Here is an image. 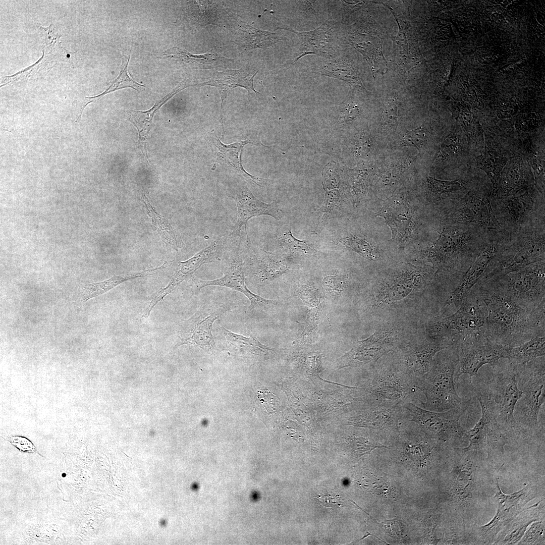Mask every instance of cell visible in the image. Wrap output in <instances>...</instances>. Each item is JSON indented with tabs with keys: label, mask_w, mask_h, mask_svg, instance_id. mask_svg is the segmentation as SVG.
Returning a JSON list of instances; mask_svg holds the SVG:
<instances>
[{
	"label": "cell",
	"mask_w": 545,
	"mask_h": 545,
	"mask_svg": "<svg viewBox=\"0 0 545 545\" xmlns=\"http://www.w3.org/2000/svg\"><path fill=\"white\" fill-rule=\"evenodd\" d=\"M472 289L486 311L480 330L493 342L515 347L544 336L545 301L535 309L524 308L496 280L480 279Z\"/></svg>",
	"instance_id": "1"
},
{
	"label": "cell",
	"mask_w": 545,
	"mask_h": 545,
	"mask_svg": "<svg viewBox=\"0 0 545 545\" xmlns=\"http://www.w3.org/2000/svg\"><path fill=\"white\" fill-rule=\"evenodd\" d=\"M363 388L370 407L379 405L404 406L412 403L421 407L424 395L396 357H387L372 368Z\"/></svg>",
	"instance_id": "2"
},
{
	"label": "cell",
	"mask_w": 545,
	"mask_h": 545,
	"mask_svg": "<svg viewBox=\"0 0 545 545\" xmlns=\"http://www.w3.org/2000/svg\"><path fill=\"white\" fill-rule=\"evenodd\" d=\"M453 347L439 352L430 369L422 377L420 389L425 398L421 408L443 412L464 407L455 388L457 357Z\"/></svg>",
	"instance_id": "3"
},
{
	"label": "cell",
	"mask_w": 545,
	"mask_h": 545,
	"mask_svg": "<svg viewBox=\"0 0 545 545\" xmlns=\"http://www.w3.org/2000/svg\"><path fill=\"white\" fill-rule=\"evenodd\" d=\"M456 343L457 361L455 382H458L461 375L466 374L471 386L472 377L477 375L483 365L489 364L494 367L500 359H508L511 348L493 342L480 330L461 337Z\"/></svg>",
	"instance_id": "4"
},
{
	"label": "cell",
	"mask_w": 545,
	"mask_h": 545,
	"mask_svg": "<svg viewBox=\"0 0 545 545\" xmlns=\"http://www.w3.org/2000/svg\"><path fill=\"white\" fill-rule=\"evenodd\" d=\"M520 376L524 397L518 404L517 419L520 425L534 428L538 425L539 410L545 399L544 356L522 365H514ZM516 419V420H517Z\"/></svg>",
	"instance_id": "5"
},
{
	"label": "cell",
	"mask_w": 545,
	"mask_h": 545,
	"mask_svg": "<svg viewBox=\"0 0 545 545\" xmlns=\"http://www.w3.org/2000/svg\"><path fill=\"white\" fill-rule=\"evenodd\" d=\"M494 368L495 373L487 383L485 390L498 407L499 424L502 430L519 432L522 427L514 413L523 393L518 385L515 367L508 361L504 367H499L497 364Z\"/></svg>",
	"instance_id": "6"
},
{
	"label": "cell",
	"mask_w": 545,
	"mask_h": 545,
	"mask_svg": "<svg viewBox=\"0 0 545 545\" xmlns=\"http://www.w3.org/2000/svg\"><path fill=\"white\" fill-rule=\"evenodd\" d=\"M485 306L473 289L452 315L439 318L428 326L431 338L454 340L456 336L463 337L479 331L484 325Z\"/></svg>",
	"instance_id": "7"
},
{
	"label": "cell",
	"mask_w": 545,
	"mask_h": 545,
	"mask_svg": "<svg viewBox=\"0 0 545 545\" xmlns=\"http://www.w3.org/2000/svg\"><path fill=\"white\" fill-rule=\"evenodd\" d=\"M481 409V416L475 426L465 431L466 437L470 442L469 446L461 449L484 451L488 453H503L505 444L504 435L498 420V407L492 397L485 389L471 386Z\"/></svg>",
	"instance_id": "8"
},
{
	"label": "cell",
	"mask_w": 545,
	"mask_h": 545,
	"mask_svg": "<svg viewBox=\"0 0 545 545\" xmlns=\"http://www.w3.org/2000/svg\"><path fill=\"white\" fill-rule=\"evenodd\" d=\"M496 257L480 279L499 278L531 264L544 261V231L523 237Z\"/></svg>",
	"instance_id": "9"
},
{
	"label": "cell",
	"mask_w": 545,
	"mask_h": 545,
	"mask_svg": "<svg viewBox=\"0 0 545 545\" xmlns=\"http://www.w3.org/2000/svg\"><path fill=\"white\" fill-rule=\"evenodd\" d=\"M489 280L498 281L520 305L526 309H535L545 300L544 261Z\"/></svg>",
	"instance_id": "10"
},
{
	"label": "cell",
	"mask_w": 545,
	"mask_h": 545,
	"mask_svg": "<svg viewBox=\"0 0 545 545\" xmlns=\"http://www.w3.org/2000/svg\"><path fill=\"white\" fill-rule=\"evenodd\" d=\"M402 420L413 421L421 429L433 438L447 441L465 437V431L460 424V418L464 412V407L443 412L426 410L412 403L404 405Z\"/></svg>",
	"instance_id": "11"
},
{
	"label": "cell",
	"mask_w": 545,
	"mask_h": 545,
	"mask_svg": "<svg viewBox=\"0 0 545 545\" xmlns=\"http://www.w3.org/2000/svg\"><path fill=\"white\" fill-rule=\"evenodd\" d=\"M233 307L236 306L215 304L200 308L191 317L180 323L176 346L193 345L204 350H211L214 346L212 333L213 322Z\"/></svg>",
	"instance_id": "12"
},
{
	"label": "cell",
	"mask_w": 545,
	"mask_h": 545,
	"mask_svg": "<svg viewBox=\"0 0 545 545\" xmlns=\"http://www.w3.org/2000/svg\"><path fill=\"white\" fill-rule=\"evenodd\" d=\"M227 195L235 200L238 214L231 236L233 238L240 236L242 228L244 227L247 237L246 243L249 245H250V242L246 231V226L250 219L261 215H267L280 220L283 216V213L278 207V202L267 203L260 201L253 195L245 183H240L232 186L228 190Z\"/></svg>",
	"instance_id": "13"
},
{
	"label": "cell",
	"mask_w": 545,
	"mask_h": 545,
	"mask_svg": "<svg viewBox=\"0 0 545 545\" xmlns=\"http://www.w3.org/2000/svg\"><path fill=\"white\" fill-rule=\"evenodd\" d=\"M226 237L219 236L208 246L196 253L189 259L178 264L171 280L165 288L161 289L152 297L141 317L148 318L154 306L166 296L172 293L183 281L191 276L201 265L212 262L220 257L223 252Z\"/></svg>",
	"instance_id": "14"
},
{
	"label": "cell",
	"mask_w": 545,
	"mask_h": 545,
	"mask_svg": "<svg viewBox=\"0 0 545 545\" xmlns=\"http://www.w3.org/2000/svg\"><path fill=\"white\" fill-rule=\"evenodd\" d=\"M396 336L393 332L379 331L358 342L338 360V369L345 367L373 368L378 360L394 350Z\"/></svg>",
	"instance_id": "15"
},
{
	"label": "cell",
	"mask_w": 545,
	"mask_h": 545,
	"mask_svg": "<svg viewBox=\"0 0 545 545\" xmlns=\"http://www.w3.org/2000/svg\"><path fill=\"white\" fill-rule=\"evenodd\" d=\"M455 340L431 338L428 341L407 347L397 356L407 374L420 389L422 377L430 369L435 355L453 346Z\"/></svg>",
	"instance_id": "16"
},
{
	"label": "cell",
	"mask_w": 545,
	"mask_h": 545,
	"mask_svg": "<svg viewBox=\"0 0 545 545\" xmlns=\"http://www.w3.org/2000/svg\"><path fill=\"white\" fill-rule=\"evenodd\" d=\"M404 411V406L379 405L346 418L345 422L346 425L369 429L379 433L399 434Z\"/></svg>",
	"instance_id": "17"
},
{
	"label": "cell",
	"mask_w": 545,
	"mask_h": 545,
	"mask_svg": "<svg viewBox=\"0 0 545 545\" xmlns=\"http://www.w3.org/2000/svg\"><path fill=\"white\" fill-rule=\"evenodd\" d=\"M197 290L210 286H217L231 288L243 294L250 302L251 309H264L277 304L274 300L265 299L252 292L247 287L243 264L237 256H232L224 274L221 278L212 280L193 279Z\"/></svg>",
	"instance_id": "18"
},
{
	"label": "cell",
	"mask_w": 545,
	"mask_h": 545,
	"mask_svg": "<svg viewBox=\"0 0 545 545\" xmlns=\"http://www.w3.org/2000/svg\"><path fill=\"white\" fill-rule=\"evenodd\" d=\"M282 28L295 33L301 41L299 52L293 63L307 54H317L329 59L336 57V28L335 23L326 21L317 28L308 32H297L287 28Z\"/></svg>",
	"instance_id": "19"
},
{
	"label": "cell",
	"mask_w": 545,
	"mask_h": 545,
	"mask_svg": "<svg viewBox=\"0 0 545 545\" xmlns=\"http://www.w3.org/2000/svg\"><path fill=\"white\" fill-rule=\"evenodd\" d=\"M456 213L457 221L465 226L493 230L501 227L489 200L478 197L473 192L465 195Z\"/></svg>",
	"instance_id": "20"
},
{
	"label": "cell",
	"mask_w": 545,
	"mask_h": 545,
	"mask_svg": "<svg viewBox=\"0 0 545 545\" xmlns=\"http://www.w3.org/2000/svg\"><path fill=\"white\" fill-rule=\"evenodd\" d=\"M474 238L473 233L466 228L446 229L434 245L433 260L440 267L458 261L466 253V250Z\"/></svg>",
	"instance_id": "21"
},
{
	"label": "cell",
	"mask_w": 545,
	"mask_h": 545,
	"mask_svg": "<svg viewBox=\"0 0 545 545\" xmlns=\"http://www.w3.org/2000/svg\"><path fill=\"white\" fill-rule=\"evenodd\" d=\"M499 251L494 244H489L480 251L474 261L468 268L459 284L451 293L446 306L457 310L463 300L484 274L492 260Z\"/></svg>",
	"instance_id": "22"
},
{
	"label": "cell",
	"mask_w": 545,
	"mask_h": 545,
	"mask_svg": "<svg viewBox=\"0 0 545 545\" xmlns=\"http://www.w3.org/2000/svg\"><path fill=\"white\" fill-rule=\"evenodd\" d=\"M208 141L215 163L220 164L226 170L241 176L249 182L258 186L264 182L262 179L248 173L242 166V150L246 144L252 143L250 140L240 141L226 145L215 134L211 133Z\"/></svg>",
	"instance_id": "23"
},
{
	"label": "cell",
	"mask_w": 545,
	"mask_h": 545,
	"mask_svg": "<svg viewBox=\"0 0 545 545\" xmlns=\"http://www.w3.org/2000/svg\"><path fill=\"white\" fill-rule=\"evenodd\" d=\"M40 35L43 38V56L40 60L33 66L29 67L23 71H21L14 76H6L3 78V80H7L4 82L3 86L6 84L17 82L19 80L25 79H36L39 78H43L46 74L56 65L59 64L56 62L45 60L50 53L56 49L61 46L60 39L61 36L55 30L53 25H50L48 27L45 28L40 25L39 27ZM51 59V58H50ZM61 59V58H59ZM68 61L66 60L61 59Z\"/></svg>",
	"instance_id": "24"
},
{
	"label": "cell",
	"mask_w": 545,
	"mask_h": 545,
	"mask_svg": "<svg viewBox=\"0 0 545 545\" xmlns=\"http://www.w3.org/2000/svg\"><path fill=\"white\" fill-rule=\"evenodd\" d=\"M536 205L531 196L524 194L505 200L493 210L501 227L503 225L515 229L521 228L530 222L538 209Z\"/></svg>",
	"instance_id": "25"
},
{
	"label": "cell",
	"mask_w": 545,
	"mask_h": 545,
	"mask_svg": "<svg viewBox=\"0 0 545 545\" xmlns=\"http://www.w3.org/2000/svg\"><path fill=\"white\" fill-rule=\"evenodd\" d=\"M257 72L258 71L251 73L245 67L237 70L228 69L221 72H216L208 81L195 85L213 86L219 89L221 98L220 118L223 129V137L225 133L222 113L224 100L230 91L238 87L246 89L249 93L250 90H252L255 93L259 94L254 89L253 85V79Z\"/></svg>",
	"instance_id": "26"
},
{
	"label": "cell",
	"mask_w": 545,
	"mask_h": 545,
	"mask_svg": "<svg viewBox=\"0 0 545 545\" xmlns=\"http://www.w3.org/2000/svg\"><path fill=\"white\" fill-rule=\"evenodd\" d=\"M188 86H190V85L187 84L186 82L181 83L172 91L155 103L151 108L147 111H138L131 110L127 111L128 120L138 130L140 148L144 155L148 160V158L146 149L147 139L151 128L155 113L175 94Z\"/></svg>",
	"instance_id": "27"
},
{
	"label": "cell",
	"mask_w": 545,
	"mask_h": 545,
	"mask_svg": "<svg viewBox=\"0 0 545 545\" xmlns=\"http://www.w3.org/2000/svg\"><path fill=\"white\" fill-rule=\"evenodd\" d=\"M141 198L148 214L151 219L153 229L158 233L166 245L176 250L182 248L184 243L177 230L164 216L155 210L149 198L143 193L142 194Z\"/></svg>",
	"instance_id": "28"
},
{
	"label": "cell",
	"mask_w": 545,
	"mask_h": 545,
	"mask_svg": "<svg viewBox=\"0 0 545 545\" xmlns=\"http://www.w3.org/2000/svg\"><path fill=\"white\" fill-rule=\"evenodd\" d=\"M221 335L227 345L233 350L240 352L263 356L272 351V349L262 344L253 335L244 336L220 326Z\"/></svg>",
	"instance_id": "29"
},
{
	"label": "cell",
	"mask_w": 545,
	"mask_h": 545,
	"mask_svg": "<svg viewBox=\"0 0 545 545\" xmlns=\"http://www.w3.org/2000/svg\"><path fill=\"white\" fill-rule=\"evenodd\" d=\"M392 205L390 208H383L377 214L386 219L392 230L394 239L404 240L408 236L410 228L409 210L404 204Z\"/></svg>",
	"instance_id": "30"
},
{
	"label": "cell",
	"mask_w": 545,
	"mask_h": 545,
	"mask_svg": "<svg viewBox=\"0 0 545 545\" xmlns=\"http://www.w3.org/2000/svg\"><path fill=\"white\" fill-rule=\"evenodd\" d=\"M545 336H535L524 343L511 347L508 360L515 365H522L544 356Z\"/></svg>",
	"instance_id": "31"
},
{
	"label": "cell",
	"mask_w": 545,
	"mask_h": 545,
	"mask_svg": "<svg viewBox=\"0 0 545 545\" xmlns=\"http://www.w3.org/2000/svg\"><path fill=\"white\" fill-rule=\"evenodd\" d=\"M315 71L314 73L321 75L340 79L350 85L364 89L359 77L355 70L346 63L336 58L324 61Z\"/></svg>",
	"instance_id": "32"
},
{
	"label": "cell",
	"mask_w": 545,
	"mask_h": 545,
	"mask_svg": "<svg viewBox=\"0 0 545 545\" xmlns=\"http://www.w3.org/2000/svg\"><path fill=\"white\" fill-rule=\"evenodd\" d=\"M238 31L242 41L249 49L265 48L283 39L277 34L257 29L239 20Z\"/></svg>",
	"instance_id": "33"
},
{
	"label": "cell",
	"mask_w": 545,
	"mask_h": 545,
	"mask_svg": "<svg viewBox=\"0 0 545 545\" xmlns=\"http://www.w3.org/2000/svg\"><path fill=\"white\" fill-rule=\"evenodd\" d=\"M130 58V55L129 54L127 59V61L126 62L124 61L122 62V67L119 76L112 83L107 87L104 91L96 96L91 97L87 96L85 97V101L80 110V114L79 116V119L81 118L83 111L86 105L89 103L95 101L102 97L106 94L126 88H131L137 91H139L145 87L143 85L139 84L134 81L130 76L128 70Z\"/></svg>",
	"instance_id": "34"
},
{
	"label": "cell",
	"mask_w": 545,
	"mask_h": 545,
	"mask_svg": "<svg viewBox=\"0 0 545 545\" xmlns=\"http://www.w3.org/2000/svg\"><path fill=\"white\" fill-rule=\"evenodd\" d=\"M164 56L167 58L178 59L186 64L197 65L201 67L214 66L225 60V58L214 53L207 52L195 54L177 46L166 50L164 52Z\"/></svg>",
	"instance_id": "35"
},
{
	"label": "cell",
	"mask_w": 545,
	"mask_h": 545,
	"mask_svg": "<svg viewBox=\"0 0 545 545\" xmlns=\"http://www.w3.org/2000/svg\"><path fill=\"white\" fill-rule=\"evenodd\" d=\"M254 266H256L254 275L257 279L261 280H272L277 277L284 273L286 268L279 262L274 256L267 253L262 257H253Z\"/></svg>",
	"instance_id": "36"
},
{
	"label": "cell",
	"mask_w": 545,
	"mask_h": 545,
	"mask_svg": "<svg viewBox=\"0 0 545 545\" xmlns=\"http://www.w3.org/2000/svg\"><path fill=\"white\" fill-rule=\"evenodd\" d=\"M361 36L364 38V39H358L357 38H348V43L360 51L365 58L370 66H371L373 72H375V69L378 66L379 61L383 58L380 50L379 41L376 43H372L371 41L367 39L365 34H360Z\"/></svg>",
	"instance_id": "37"
},
{
	"label": "cell",
	"mask_w": 545,
	"mask_h": 545,
	"mask_svg": "<svg viewBox=\"0 0 545 545\" xmlns=\"http://www.w3.org/2000/svg\"><path fill=\"white\" fill-rule=\"evenodd\" d=\"M277 239L281 246L293 251L306 254H312L316 251L308 242L294 237L290 229L286 225L278 229Z\"/></svg>",
	"instance_id": "38"
},
{
	"label": "cell",
	"mask_w": 545,
	"mask_h": 545,
	"mask_svg": "<svg viewBox=\"0 0 545 545\" xmlns=\"http://www.w3.org/2000/svg\"><path fill=\"white\" fill-rule=\"evenodd\" d=\"M346 442L348 452L355 457H360L365 454H369L372 451L376 448L389 449L391 447L372 438L362 436L349 437L346 439Z\"/></svg>",
	"instance_id": "39"
},
{
	"label": "cell",
	"mask_w": 545,
	"mask_h": 545,
	"mask_svg": "<svg viewBox=\"0 0 545 545\" xmlns=\"http://www.w3.org/2000/svg\"><path fill=\"white\" fill-rule=\"evenodd\" d=\"M340 242L348 249L359 253L365 258L371 260L376 259L373 247L367 241L360 237L356 236L347 237L341 240Z\"/></svg>",
	"instance_id": "40"
},
{
	"label": "cell",
	"mask_w": 545,
	"mask_h": 545,
	"mask_svg": "<svg viewBox=\"0 0 545 545\" xmlns=\"http://www.w3.org/2000/svg\"><path fill=\"white\" fill-rule=\"evenodd\" d=\"M427 182L429 189L437 194L451 193L460 191L463 188L462 183L457 180L445 181L428 177Z\"/></svg>",
	"instance_id": "41"
},
{
	"label": "cell",
	"mask_w": 545,
	"mask_h": 545,
	"mask_svg": "<svg viewBox=\"0 0 545 545\" xmlns=\"http://www.w3.org/2000/svg\"><path fill=\"white\" fill-rule=\"evenodd\" d=\"M426 138V130L422 125L413 130H406L401 141V145L415 147L419 150L425 144Z\"/></svg>",
	"instance_id": "42"
},
{
	"label": "cell",
	"mask_w": 545,
	"mask_h": 545,
	"mask_svg": "<svg viewBox=\"0 0 545 545\" xmlns=\"http://www.w3.org/2000/svg\"><path fill=\"white\" fill-rule=\"evenodd\" d=\"M320 312L317 308L310 310L307 314L305 328L301 334V340L314 335L317 331L320 319Z\"/></svg>",
	"instance_id": "43"
},
{
	"label": "cell",
	"mask_w": 545,
	"mask_h": 545,
	"mask_svg": "<svg viewBox=\"0 0 545 545\" xmlns=\"http://www.w3.org/2000/svg\"><path fill=\"white\" fill-rule=\"evenodd\" d=\"M7 440L21 452L39 454L32 442L25 437L12 435L9 437Z\"/></svg>",
	"instance_id": "44"
},
{
	"label": "cell",
	"mask_w": 545,
	"mask_h": 545,
	"mask_svg": "<svg viewBox=\"0 0 545 545\" xmlns=\"http://www.w3.org/2000/svg\"><path fill=\"white\" fill-rule=\"evenodd\" d=\"M386 532L392 537L401 539L404 533V526L402 521L398 519L385 520L379 523Z\"/></svg>",
	"instance_id": "45"
},
{
	"label": "cell",
	"mask_w": 545,
	"mask_h": 545,
	"mask_svg": "<svg viewBox=\"0 0 545 545\" xmlns=\"http://www.w3.org/2000/svg\"><path fill=\"white\" fill-rule=\"evenodd\" d=\"M321 355L319 352H312L308 354L305 359V366L307 371L310 375L318 376L321 368Z\"/></svg>",
	"instance_id": "46"
},
{
	"label": "cell",
	"mask_w": 545,
	"mask_h": 545,
	"mask_svg": "<svg viewBox=\"0 0 545 545\" xmlns=\"http://www.w3.org/2000/svg\"><path fill=\"white\" fill-rule=\"evenodd\" d=\"M339 199L337 191L326 193L325 201L322 206L318 209V212L322 215L331 214L334 210Z\"/></svg>",
	"instance_id": "47"
},
{
	"label": "cell",
	"mask_w": 545,
	"mask_h": 545,
	"mask_svg": "<svg viewBox=\"0 0 545 545\" xmlns=\"http://www.w3.org/2000/svg\"><path fill=\"white\" fill-rule=\"evenodd\" d=\"M398 107L394 100L388 101L384 107L382 117L384 123L393 124L397 121Z\"/></svg>",
	"instance_id": "48"
},
{
	"label": "cell",
	"mask_w": 545,
	"mask_h": 545,
	"mask_svg": "<svg viewBox=\"0 0 545 545\" xmlns=\"http://www.w3.org/2000/svg\"><path fill=\"white\" fill-rule=\"evenodd\" d=\"M315 499L321 505L333 509L340 507L342 504L340 496L335 494H323L315 497Z\"/></svg>",
	"instance_id": "49"
},
{
	"label": "cell",
	"mask_w": 545,
	"mask_h": 545,
	"mask_svg": "<svg viewBox=\"0 0 545 545\" xmlns=\"http://www.w3.org/2000/svg\"><path fill=\"white\" fill-rule=\"evenodd\" d=\"M457 139L454 137H448L443 142L439 155L446 157V155L453 153L457 149Z\"/></svg>",
	"instance_id": "50"
},
{
	"label": "cell",
	"mask_w": 545,
	"mask_h": 545,
	"mask_svg": "<svg viewBox=\"0 0 545 545\" xmlns=\"http://www.w3.org/2000/svg\"><path fill=\"white\" fill-rule=\"evenodd\" d=\"M322 284L324 287L329 291H340L343 289L342 282L335 276L326 277L322 281Z\"/></svg>",
	"instance_id": "51"
}]
</instances>
